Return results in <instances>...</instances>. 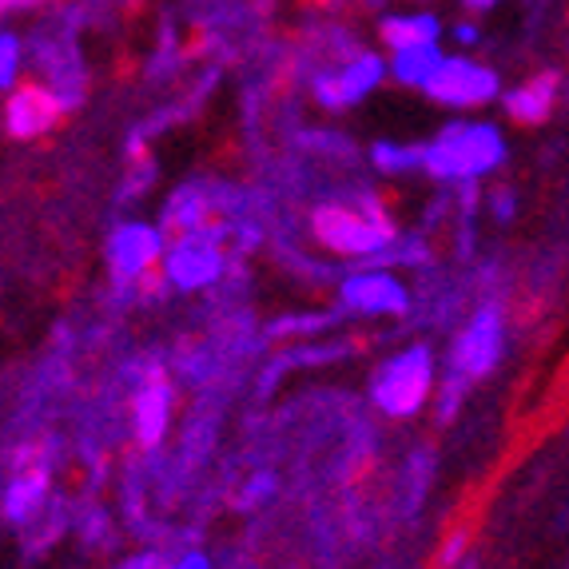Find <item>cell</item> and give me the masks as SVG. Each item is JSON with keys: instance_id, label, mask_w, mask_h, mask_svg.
<instances>
[{"instance_id": "1", "label": "cell", "mask_w": 569, "mask_h": 569, "mask_svg": "<svg viewBox=\"0 0 569 569\" xmlns=\"http://www.w3.org/2000/svg\"><path fill=\"white\" fill-rule=\"evenodd\" d=\"M502 128L482 120L450 123L430 143H422V171H430L442 183H478L482 176L502 168Z\"/></svg>"}, {"instance_id": "2", "label": "cell", "mask_w": 569, "mask_h": 569, "mask_svg": "<svg viewBox=\"0 0 569 569\" xmlns=\"http://www.w3.org/2000/svg\"><path fill=\"white\" fill-rule=\"evenodd\" d=\"M430 390H435V355L427 347H407L375 370L370 402L390 418H415L427 407Z\"/></svg>"}, {"instance_id": "3", "label": "cell", "mask_w": 569, "mask_h": 569, "mask_svg": "<svg viewBox=\"0 0 569 569\" xmlns=\"http://www.w3.org/2000/svg\"><path fill=\"white\" fill-rule=\"evenodd\" d=\"M311 231L323 247H331L335 256H355V259H387L399 243L390 219L379 211H351V208H315Z\"/></svg>"}, {"instance_id": "4", "label": "cell", "mask_w": 569, "mask_h": 569, "mask_svg": "<svg viewBox=\"0 0 569 569\" xmlns=\"http://www.w3.org/2000/svg\"><path fill=\"white\" fill-rule=\"evenodd\" d=\"M422 92L438 108L470 112V108H482L490 100H498L502 96V80H498V72L490 64H482L475 57H447Z\"/></svg>"}, {"instance_id": "5", "label": "cell", "mask_w": 569, "mask_h": 569, "mask_svg": "<svg viewBox=\"0 0 569 569\" xmlns=\"http://www.w3.org/2000/svg\"><path fill=\"white\" fill-rule=\"evenodd\" d=\"M498 359H502V315H498V307H482L455 339L447 375H455L462 382L486 379L498 367Z\"/></svg>"}, {"instance_id": "6", "label": "cell", "mask_w": 569, "mask_h": 569, "mask_svg": "<svg viewBox=\"0 0 569 569\" xmlns=\"http://www.w3.org/2000/svg\"><path fill=\"white\" fill-rule=\"evenodd\" d=\"M219 276H223V251H219L216 236L208 228L180 236L163 256V279L176 291H203Z\"/></svg>"}, {"instance_id": "7", "label": "cell", "mask_w": 569, "mask_h": 569, "mask_svg": "<svg viewBox=\"0 0 569 569\" xmlns=\"http://www.w3.org/2000/svg\"><path fill=\"white\" fill-rule=\"evenodd\" d=\"M68 108H72V100L60 96L57 88L17 84L12 92H4V132L12 140H37V136L57 128Z\"/></svg>"}, {"instance_id": "8", "label": "cell", "mask_w": 569, "mask_h": 569, "mask_svg": "<svg viewBox=\"0 0 569 569\" xmlns=\"http://www.w3.org/2000/svg\"><path fill=\"white\" fill-rule=\"evenodd\" d=\"M390 72V60H382L379 52H359L355 60H347L342 68L335 72H323V77H315V100L331 112H342V108H355L359 100H367L375 88L387 80Z\"/></svg>"}, {"instance_id": "9", "label": "cell", "mask_w": 569, "mask_h": 569, "mask_svg": "<svg viewBox=\"0 0 569 569\" xmlns=\"http://www.w3.org/2000/svg\"><path fill=\"white\" fill-rule=\"evenodd\" d=\"M163 256H168V243H163V231L152 223H123L108 239V263L120 283L143 279L156 263H163Z\"/></svg>"}, {"instance_id": "10", "label": "cell", "mask_w": 569, "mask_h": 569, "mask_svg": "<svg viewBox=\"0 0 569 569\" xmlns=\"http://www.w3.org/2000/svg\"><path fill=\"white\" fill-rule=\"evenodd\" d=\"M342 303L359 315H402L407 311V287L390 271H355V276L342 279Z\"/></svg>"}, {"instance_id": "11", "label": "cell", "mask_w": 569, "mask_h": 569, "mask_svg": "<svg viewBox=\"0 0 569 569\" xmlns=\"http://www.w3.org/2000/svg\"><path fill=\"white\" fill-rule=\"evenodd\" d=\"M132 422H136V438H140L143 450H156L168 435L171 422V387L160 370H152L148 379L140 382L132 399Z\"/></svg>"}, {"instance_id": "12", "label": "cell", "mask_w": 569, "mask_h": 569, "mask_svg": "<svg viewBox=\"0 0 569 569\" xmlns=\"http://www.w3.org/2000/svg\"><path fill=\"white\" fill-rule=\"evenodd\" d=\"M553 100H558V77H553V72H541V77L502 92L506 116H510L513 123H526V128L546 120V116L553 112Z\"/></svg>"}, {"instance_id": "13", "label": "cell", "mask_w": 569, "mask_h": 569, "mask_svg": "<svg viewBox=\"0 0 569 569\" xmlns=\"http://www.w3.org/2000/svg\"><path fill=\"white\" fill-rule=\"evenodd\" d=\"M379 37L390 52H399V48L442 40V24H438V17H430V12H395V17L379 20Z\"/></svg>"}, {"instance_id": "14", "label": "cell", "mask_w": 569, "mask_h": 569, "mask_svg": "<svg viewBox=\"0 0 569 569\" xmlns=\"http://www.w3.org/2000/svg\"><path fill=\"white\" fill-rule=\"evenodd\" d=\"M48 502V470H24L4 486V522H32Z\"/></svg>"}, {"instance_id": "15", "label": "cell", "mask_w": 569, "mask_h": 569, "mask_svg": "<svg viewBox=\"0 0 569 569\" xmlns=\"http://www.w3.org/2000/svg\"><path fill=\"white\" fill-rule=\"evenodd\" d=\"M442 60H447V52L438 48V40H435V44L399 48V52H390V77L399 80V84H407V88H427Z\"/></svg>"}, {"instance_id": "16", "label": "cell", "mask_w": 569, "mask_h": 569, "mask_svg": "<svg viewBox=\"0 0 569 569\" xmlns=\"http://www.w3.org/2000/svg\"><path fill=\"white\" fill-rule=\"evenodd\" d=\"M370 163L387 176H402V171L422 168V148H410V143H395V140H379L370 148Z\"/></svg>"}, {"instance_id": "17", "label": "cell", "mask_w": 569, "mask_h": 569, "mask_svg": "<svg viewBox=\"0 0 569 569\" xmlns=\"http://www.w3.org/2000/svg\"><path fill=\"white\" fill-rule=\"evenodd\" d=\"M203 211H208V203H203L200 191H180V196L168 203V228H176L180 236L203 231Z\"/></svg>"}, {"instance_id": "18", "label": "cell", "mask_w": 569, "mask_h": 569, "mask_svg": "<svg viewBox=\"0 0 569 569\" xmlns=\"http://www.w3.org/2000/svg\"><path fill=\"white\" fill-rule=\"evenodd\" d=\"M20 52H24V40H20L12 29L0 32V88H4V92H12V88H17Z\"/></svg>"}, {"instance_id": "19", "label": "cell", "mask_w": 569, "mask_h": 569, "mask_svg": "<svg viewBox=\"0 0 569 569\" xmlns=\"http://www.w3.org/2000/svg\"><path fill=\"white\" fill-rule=\"evenodd\" d=\"M466 387H470V382L455 379V375H447V382L438 387V418H442V422H450V418L458 415V402H462Z\"/></svg>"}, {"instance_id": "20", "label": "cell", "mask_w": 569, "mask_h": 569, "mask_svg": "<svg viewBox=\"0 0 569 569\" xmlns=\"http://www.w3.org/2000/svg\"><path fill=\"white\" fill-rule=\"evenodd\" d=\"M470 550V530H455L442 541V553H438V569H455L462 561V553Z\"/></svg>"}, {"instance_id": "21", "label": "cell", "mask_w": 569, "mask_h": 569, "mask_svg": "<svg viewBox=\"0 0 569 569\" xmlns=\"http://www.w3.org/2000/svg\"><path fill=\"white\" fill-rule=\"evenodd\" d=\"M271 490H276V482H271V475H259L256 482H251V486H247V490H243V498H239V502H243V506H259Z\"/></svg>"}, {"instance_id": "22", "label": "cell", "mask_w": 569, "mask_h": 569, "mask_svg": "<svg viewBox=\"0 0 569 569\" xmlns=\"http://www.w3.org/2000/svg\"><path fill=\"white\" fill-rule=\"evenodd\" d=\"M37 4H44V0H0V9H4V17H17V12H29V9H37Z\"/></svg>"}, {"instance_id": "23", "label": "cell", "mask_w": 569, "mask_h": 569, "mask_svg": "<svg viewBox=\"0 0 569 569\" xmlns=\"http://www.w3.org/2000/svg\"><path fill=\"white\" fill-rule=\"evenodd\" d=\"M493 216L498 219L513 216V191H498V200H493Z\"/></svg>"}, {"instance_id": "24", "label": "cell", "mask_w": 569, "mask_h": 569, "mask_svg": "<svg viewBox=\"0 0 569 569\" xmlns=\"http://www.w3.org/2000/svg\"><path fill=\"white\" fill-rule=\"evenodd\" d=\"M168 569H211V561L203 558V553H183L176 566H168Z\"/></svg>"}, {"instance_id": "25", "label": "cell", "mask_w": 569, "mask_h": 569, "mask_svg": "<svg viewBox=\"0 0 569 569\" xmlns=\"http://www.w3.org/2000/svg\"><path fill=\"white\" fill-rule=\"evenodd\" d=\"M455 40H458L462 48H475V44H478V24H458V29H455Z\"/></svg>"}, {"instance_id": "26", "label": "cell", "mask_w": 569, "mask_h": 569, "mask_svg": "<svg viewBox=\"0 0 569 569\" xmlns=\"http://www.w3.org/2000/svg\"><path fill=\"white\" fill-rule=\"evenodd\" d=\"M120 569H160V561H156L152 553H136V558H128Z\"/></svg>"}, {"instance_id": "27", "label": "cell", "mask_w": 569, "mask_h": 569, "mask_svg": "<svg viewBox=\"0 0 569 569\" xmlns=\"http://www.w3.org/2000/svg\"><path fill=\"white\" fill-rule=\"evenodd\" d=\"M462 4H466L470 12H490L493 4H502V0H462Z\"/></svg>"}]
</instances>
